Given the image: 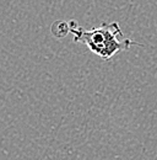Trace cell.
Instances as JSON below:
<instances>
[{"label": "cell", "instance_id": "cell-1", "mask_svg": "<svg viewBox=\"0 0 157 160\" xmlns=\"http://www.w3.org/2000/svg\"><path fill=\"white\" fill-rule=\"evenodd\" d=\"M68 22L70 32L74 35V41L85 44L92 53L104 60L113 58L117 53L129 49L131 46H142L136 41L125 38L117 21L102 23L91 30L83 28L75 20Z\"/></svg>", "mask_w": 157, "mask_h": 160}, {"label": "cell", "instance_id": "cell-2", "mask_svg": "<svg viewBox=\"0 0 157 160\" xmlns=\"http://www.w3.org/2000/svg\"><path fill=\"white\" fill-rule=\"evenodd\" d=\"M52 35L55 38H64L69 32H70V27H69V22L66 21H55L53 22L52 27H50Z\"/></svg>", "mask_w": 157, "mask_h": 160}]
</instances>
